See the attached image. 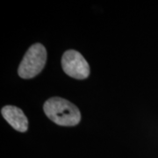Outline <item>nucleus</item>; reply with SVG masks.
Listing matches in <instances>:
<instances>
[{"label":"nucleus","mask_w":158,"mask_h":158,"mask_svg":"<svg viewBox=\"0 0 158 158\" xmlns=\"http://www.w3.org/2000/svg\"><path fill=\"white\" fill-rule=\"evenodd\" d=\"M47 62V51L44 46L36 43L27 51L18 69L19 76L24 79H30L41 72Z\"/></svg>","instance_id":"obj_2"},{"label":"nucleus","mask_w":158,"mask_h":158,"mask_svg":"<svg viewBox=\"0 0 158 158\" xmlns=\"http://www.w3.org/2000/svg\"><path fill=\"white\" fill-rule=\"evenodd\" d=\"M1 113L4 118L15 130L19 132H26L27 130L28 119L21 109L13 106H6L2 108Z\"/></svg>","instance_id":"obj_4"},{"label":"nucleus","mask_w":158,"mask_h":158,"mask_svg":"<svg viewBox=\"0 0 158 158\" xmlns=\"http://www.w3.org/2000/svg\"><path fill=\"white\" fill-rule=\"evenodd\" d=\"M45 114L57 125L73 127L81 120L79 109L71 102L62 98H51L44 104Z\"/></svg>","instance_id":"obj_1"},{"label":"nucleus","mask_w":158,"mask_h":158,"mask_svg":"<svg viewBox=\"0 0 158 158\" xmlns=\"http://www.w3.org/2000/svg\"><path fill=\"white\" fill-rule=\"evenodd\" d=\"M63 71L75 79L83 80L90 75V67L85 57L76 50L66 51L62 57Z\"/></svg>","instance_id":"obj_3"}]
</instances>
